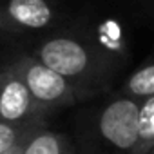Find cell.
<instances>
[{
  "label": "cell",
  "instance_id": "2",
  "mask_svg": "<svg viewBox=\"0 0 154 154\" xmlns=\"http://www.w3.org/2000/svg\"><path fill=\"white\" fill-rule=\"evenodd\" d=\"M140 100L116 93L98 111L94 120V147L98 154H136Z\"/></svg>",
  "mask_w": 154,
  "mask_h": 154
},
{
  "label": "cell",
  "instance_id": "3",
  "mask_svg": "<svg viewBox=\"0 0 154 154\" xmlns=\"http://www.w3.org/2000/svg\"><path fill=\"white\" fill-rule=\"evenodd\" d=\"M8 67L20 76L22 82L31 91L33 98L49 114L63 107H71L80 100H85V94L78 87L33 54L20 56Z\"/></svg>",
  "mask_w": 154,
  "mask_h": 154
},
{
  "label": "cell",
  "instance_id": "4",
  "mask_svg": "<svg viewBox=\"0 0 154 154\" xmlns=\"http://www.w3.org/2000/svg\"><path fill=\"white\" fill-rule=\"evenodd\" d=\"M60 18L56 0H0V31L40 33Z\"/></svg>",
  "mask_w": 154,
  "mask_h": 154
},
{
  "label": "cell",
  "instance_id": "7",
  "mask_svg": "<svg viewBox=\"0 0 154 154\" xmlns=\"http://www.w3.org/2000/svg\"><path fill=\"white\" fill-rule=\"evenodd\" d=\"M123 96H131L136 100H143L154 96V60H149L138 65L123 82L122 89L118 91Z\"/></svg>",
  "mask_w": 154,
  "mask_h": 154
},
{
  "label": "cell",
  "instance_id": "8",
  "mask_svg": "<svg viewBox=\"0 0 154 154\" xmlns=\"http://www.w3.org/2000/svg\"><path fill=\"white\" fill-rule=\"evenodd\" d=\"M154 149V96L140 100L136 154H149Z\"/></svg>",
  "mask_w": 154,
  "mask_h": 154
},
{
  "label": "cell",
  "instance_id": "10",
  "mask_svg": "<svg viewBox=\"0 0 154 154\" xmlns=\"http://www.w3.org/2000/svg\"><path fill=\"white\" fill-rule=\"evenodd\" d=\"M24 143H26V141H22V143H18V145H15L13 149H9V150H6V152H2V154H22V150H24Z\"/></svg>",
  "mask_w": 154,
  "mask_h": 154
},
{
  "label": "cell",
  "instance_id": "11",
  "mask_svg": "<svg viewBox=\"0 0 154 154\" xmlns=\"http://www.w3.org/2000/svg\"><path fill=\"white\" fill-rule=\"evenodd\" d=\"M140 2H141L143 6H147V8H150V9H154V0H140Z\"/></svg>",
  "mask_w": 154,
  "mask_h": 154
},
{
  "label": "cell",
  "instance_id": "12",
  "mask_svg": "<svg viewBox=\"0 0 154 154\" xmlns=\"http://www.w3.org/2000/svg\"><path fill=\"white\" fill-rule=\"evenodd\" d=\"M149 154H154V149H152V150H150V152H149Z\"/></svg>",
  "mask_w": 154,
  "mask_h": 154
},
{
  "label": "cell",
  "instance_id": "9",
  "mask_svg": "<svg viewBox=\"0 0 154 154\" xmlns=\"http://www.w3.org/2000/svg\"><path fill=\"white\" fill-rule=\"evenodd\" d=\"M40 127H45V123H9L0 120V154L26 141Z\"/></svg>",
  "mask_w": 154,
  "mask_h": 154
},
{
  "label": "cell",
  "instance_id": "5",
  "mask_svg": "<svg viewBox=\"0 0 154 154\" xmlns=\"http://www.w3.org/2000/svg\"><path fill=\"white\" fill-rule=\"evenodd\" d=\"M47 116L49 112L33 98L13 69L0 71V120L9 123H45Z\"/></svg>",
  "mask_w": 154,
  "mask_h": 154
},
{
  "label": "cell",
  "instance_id": "1",
  "mask_svg": "<svg viewBox=\"0 0 154 154\" xmlns=\"http://www.w3.org/2000/svg\"><path fill=\"white\" fill-rule=\"evenodd\" d=\"M40 62L60 72L85 98L102 93L122 69V51L82 35H54L40 42L35 54Z\"/></svg>",
  "mask_w": 154,
  "mask_h": 154
},
{
  "label": "cell",
  "instance_id": "6",
  "mask_svg": "<svg viewBox=\"0 0 154 154\" xmlns=\"http://www.w3.org/2000/svg\"><path fill=\"white\" fill-rule=\"evenodd\" d=\"M22 154H74V147L65 134L40 127L26 140Z\"/></svg>",
  "mask_w": 154,
  "mask_h": 154
}]
</instances>
